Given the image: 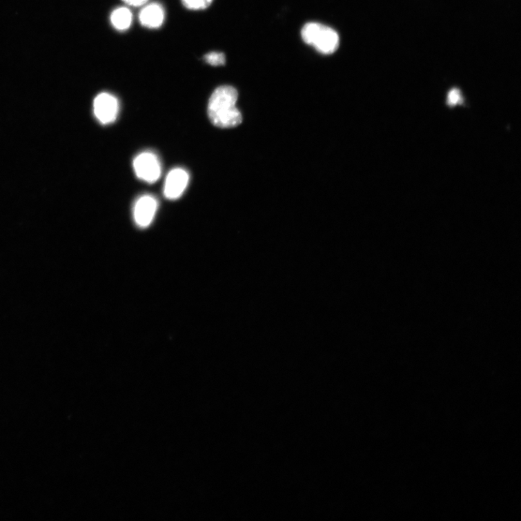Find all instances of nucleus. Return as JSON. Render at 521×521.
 I'll return each instance as SVG.
<instances>
[{
    "label": "nucleus",
    "mask_w": 521,
    "mask_h": 521,
    "mask_svg": "<svg viewBox=\"0 0 521 521\" xmlns=\"http://www.w3.org/2000/svg\"><path fill=\"white\" fill-rule=\"evenodd\" d=\"M462 101H463L462 96H461L459 89L458 88L452 89V90L449 92V96H448L449 106L451 107L455 106H457L458 104L462 103Z\"/></svg>",
    "instance_id": "obj_11"
},
{
    "label": "nucleus",
    "mask_w": 521,
    "mask_h": 521,
    "mask_svg": "<svg viewBox=\"0 0 521 521\" xmlns=\"http://www.w3.org/2000/svg\"><path fill=\"white\" fill-rule=\"evenodd\" d=\"M206 63L213 66H221L226 64V59L224 54L222 52H213L206 54L204 57Z\"/></svg>",
    "instance_id": "obj_9"
},
{
    "label": "nucleus",
    "mask_w": 521,
    "mask_h": 521,
    "mask_svg": "<svg viewBox=\"0 0 521 521\" xmlns=\"http://www.w3.org/2000/svg\"><path fill=\"white\" fill-rule=\"evenodd\" d=\"M157 208V200L150 195L141 197L134 206V219L140 228L150 226L154 219Z\"/></svg>",
    "instance_id": "obj_6"
},
{
    "label": "nucleus",
    "mask_w": 521,
    "mask_h": 521,
    "mask_svg": "<svg viewBox=\"0 0 521 521\" xmlns=\"http://www.w3.org/2000/svg\"><path fill=\"white\" fill-rule=\"evenodd\" d=\"M133 168L139 179L148 184L157 182L161 173L158 157L150 152L138 155L133 161Z\"/></svg>",
    "instance_id": "obj_3"
},
{
    "label": "nucleus",
    "mask_w": 521,
    "mask_h": 521,
    "mask_svg": "<svg viewBox=\"0 0 521 521\" xmlns=\"http://www.w3.org/2000/svg\"><path fill=\"white\" fill-rule=\"evenodd\" d=\"M213 0H182L184 6L193 10H199L207 8L210 6Z\"/></svg>",
    "instance_id": "obj_10"
},
{
    "label": "nucleus",
    "mask_w": 521,
    "mask_h": 521,
    "mask_svg": "<svg viewBox=\"0 0 521 521\" xmlns=\"http://www.w3.org/2000/svg\"><path fill=\"white\" fill-rule=\"evenodd\" d=\"M237 98L233 86H222L215 89L208 104V115L214 126L230 128L242 123V115L236 107Z\"/></svg>",
    "instance_id": "obj_1"
},
{
    "label": "nucleus",
    "mask_w": 521,
    "mask_h": 521,
    "mask_svg": "<svg viewBox=\"0 0 521 521\" xmlns=\"http://www.w3.org/2000/svg\"><path fill=\"white\" fill-rule=\"evenodd\" d=\"M123 1L129 6L139 7L145 5L148 0H123Z\"/></svg>",
    "instance_id": "obj_12"
},
{
    "label": "nucleus",
    "mask_w": 521,
    "mask_h": 521,
    "mask_svg": "<svg viewBox=\"0 0 521 521\" xmlns=\"http://www.w3.org/2000/svg\"><path fill=\"white\" fill-rule=\"evenodd\" d=\"M119 112V103L115 97L108 93L99 95L94 101V112L103 125L113 123Z\"/></svg>",
    "instance_id": "obj_4"
},
{
    "label": "nucleus",
    "mask_w": 521,
    "mask_h": 521,
    "mask_svg": "<svg viewBox=\"0 0 521 521\" xmlns=\"http://www.w3.org/2000/svg\"><path fill=\"white\" fill-rule=\"evenodd\" d=\"M303 40L324 55L334 53L338 48L340 39L331 27L318 23H306L302 31Z\"/></svg>",
    "instance_id": "obj_2"
},
{
    "label": "nucleus",
    "mask_w": 521,
    "mask_h": 521,
    "mask_svg": "<svg viewBox=\"0 0 521 521\" xmlns=\"http://www.w3.org/2000/svg\"><path fill=\"white\" fill-rule=\"evenodd\" d=\"M189 181L188 173L184 169L176 168L171 170L166 177L164 195L170 200L180 198Z\"/></svg>",
    "instance_id": "obj_5"
},
{
    "label": "nucleus",
    "mask_w": 521,
    "mask_h": 521,
    "mask_svg": "<svg viewBox=\"0 0 521 521\" xmlns=\"http://www.w3.org/2000/svg\"><path fill=\"white\" fill-rule=\"evenodd\" d=\"M165 20V11L158 3H152L144 7L139 14L142 26L148 28L160 27Z\"/></svg>",
    "instance_id": "obj_7"
},
{
    "label": "nucleus",
    "mask_w": 521,
    "mask_h": 521,
    "mask_svg": "<svg viewBox=\"0 0 521 521\" xmlns=\"http://www.w3.org/2000/svg\"><path fill=\"white\" fill-rule=\"evenodd\" d=\"M132 13L127 8H118L111 14L110 21L114 28L119 31H125L132 23Z\"/></svg>",
    "instance_id": "obj_8"
}]
</instances>
